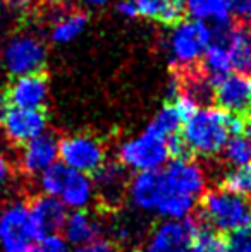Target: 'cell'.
Wrapping results in <instances>:
<instances>
[{
	"label": "cell",
	"instance_id": "1",
	"mask_svg": "<svg viewBox=\"0 0 251 252\" xmlns=\"http://www.w3.org/2000/svg\"><path fill=\"white\" fill-rule=\"evenodd\" d=\"M205 168L186 156H178L153 172L136 173L127 182L126 196L141 213L162 220L189 218L207 189Z\"/></svg>",
	"mask_w": 251,
	"mask_h": 252
},
{
	"label": "cell",
	"instance_id": "2",
	"mask_svg": "<svg viewBox=\"0 0 251 252\" xmlns=\"http://www.w3.org/2000/svg\"><path fill=\"white\" fill-rule=\"evenodd\" d=\"M245 122L218 106H200L184 119L181 126V139L186 151L212 158L220 155L225 143L243 130Z\"/></svg>",
	"mask_w": 251,
	"mask_h": 252
},
{
	"label": "cell",
	"instance_id": "3",
	"mask_svg": "<svg viewBox=\"0 0 251 252\" xmlns=\"http://www.w3.org/2000/svg\"><path fill=\"white\" fill-rule=\"evenodd\" d=\"M38 187L41 194L59 199L71 211L88 209L97 197L93 179L86 173L67 168L62 163H55L38 175Z\"/></svg>",
	"mask_w": 251,
	"mask_h": 252
},
{
	"label": "cell",
	"instance_id": "4",
	"mask_svg": "<svg viewBox=\"0 0 251 252\" xmlns=\"http://www.w3.org/2000/svg\"><path fill=\"white\" fill-rule=\"evenodd\" d=\"M214 41V28L203 21H179L165 38V52L172 65L191 69L201 62L205 50Z\"/></svg>",
	"mask_w": 251,
	"mask_h": 252
},
{
	"label": "cell",
	"instance_id": "5",
	"mask_svg": "<svg viewBox=\"0 0 251 252\" xmlns=\"http://www.w3.org/2000/svg\"><path fill=\"white\" fill-rule=\"evenodd\" d=\"M201 216L210 230L231 233L251 223V202L225 187L212 189L201 196Z\"/></svg>",
	"mask_w": 251,
	"mask_h": 252
},
{
	"label": "cell",
	"instance_id": "6",
	"mask_svg": "<svg viewBox=\"0 0 251 252\" xmlns=\"http://www.w3.org/2000/svg\"><path fill=\"white\" fill-rule=\"evenodd\" d=\"M40 239L28 202L12 199L0 206V252H30Z\"/></svg>",
	"mask_w": 251,
	"mask_h": 252
},
{
	"label": "cell",
	"instance_id": "7",
	"mask_svg": "<svg viewBox=\"0 0 251 252\" xmlns=\"http://www.w3.org/2000/svg\"><path fill=\"white\" fill-rule=\"evenodd\" d=\"M169 158H171L169 141L155 136L148 129L122 141L117 148V161L126 170H133L136 173L162 168L169 161Z\"/></svg>",
	"mask_w": 251,
	"mask_h": 252
},
{
	"label": "cell",
	"instance_id": "8",
	"mask_svg": "<svg viewBox=\"0 0 251 252\" xmlns=\"http://www.w3.org/2000/svg\"><path fill=\"white\" fill-rule=\"evenodd\" d=\"M0 62L5 72L14 77L38 74L47 62V48L31 33L14 34L0 50Z\"/></svg>",
	"mask_w": 251,
	"mask_h": 252
},
{
	"label": "cell",
	"instance_id": "9",
	"mask_svg": "<svg viewBox=\"0 0 251 252\" xmlns=\"http://www.w3.org/2000/svg\"><path fill=\"white\" fill-rule=\"evenodd\" d=\"M59 159L67 168L90 175L105 161V148L97 137L74 134L59 141Z\"/></svg>",
	"mask_w": 251,
	"mask_h": 252
},
{
	"label": "cell",
	"instance_id": "10",
	"mask_svg": "<svg viewBox=\"0 0 251 252\" xmlns=\"http://www.w3.org/2000/svg\"><path fill=\"white\" fill-rule=\"evenodd\" d=\"M196 230L189 218L162 220L150 232L143 252H189Z\"/></svg>",
	"mask_w": 251,
	"mask_h": 252
},
{
	"label": "cell",
	"instance_id": "11",
	"mask_svg": "<svg viewBox=\"0 0 251 252\" xmlns=\"http://www.w3.org/2000/svg\"><path fill=\"white\" fill-rule=\"evenodd\" d=\"M0 124L7 141L16 146H23L47 132V113L43 108L9 106Z\"/></svg>",
	"mask_w": 251,
	"mask_h": 252
},
{
	"label": "cell",
	"instance_id": "12",
	"mask_svg": "<svg viewBox=\"0 0 251 252\" xmlns=\"http://www.w3.org/2000/svg\"><path fill=\"white\" fill-rule=\"evenodd\" d=\"M212 96L217 106L227 113L239 117L251 110V79L238 72H229L214 81Z\"/></svg>",
	"mask_w": 251,
	"mask_h": 252
},
{
	"label": "cell",
	"instance_id": "13",
	"mask_svg": "<svg viewBox=\"0 0 251 252\" xmlns=\"http://www.w3.org/2000/svg\"><path fill=\"white\" fill-rule=\"evenodd\" d=\"M59 159V141L52 134L45 132L41 136L23 144L17 158L21 172L24 175L38 177L55 165Z\"/></svg>",
	"mask_w": 251,
	"mask_h": 252
},
{
	"label": "cell",
	"instance_id": "14",
	"mask_svg": "<svg viewBox=\"0 0 251 252\" xmlns=\"http://www.w3.org/2000/svg\"><path fill=\"white\" fill-rule=\"evenodd\" d=\"M5 94L10 106L43 108L48 98V83L40 72L14 77L10 86L7 88Z\"/></svg>",
	"mask_w": 251,
	"mask_h": 252
},
{
	"label": "cell",
	"instance_id": "15",
	"mask_svg": "<svg viewBox=\"0 0 251 252\" xmlns=\"http://www.w3.org/2000/svg\"><path fill=\"white\" fill-rule=\"evenodd\" d=\"M127 170L119 161H107L93 173V186L97 196L108 206H115L126 196L127 189Z\"/></svg>",
	"mask_w": 251,
	"mask_h": 252
},
{
	"label": "cell",
	"instance_id": "16",
	"mask_svg": "<svg viewBox=\"0 0 251 252\" xmlns=\"http://www.w3.org/2000/svg\"><path fill=\"white\" fill-rule=\"evenodd\" d=\"M222 36L231 57L232 70L243 76H251V30L245 26H212Z\"/></svg>",
	"mask_w": 251,
	"mask_h": 252
},
{
	"label": "cell",
	"instance_id": "17",
	"mask_svg": "<svg viewBox=\"0 0 251 252\" xmlns=\"http://www.w3.org/2000/svg\"><path fill=\"white\" fill-rule=\"evenodd\" d=\"M30 213L33 218L36 230L41 237L45 235H57L62 232L64 221L67 218L69 209L62 204L59 199L52 196H36L30 202Z\"/></svg>",
	"mask_w": 251,
	"mask_h": 252
},
{
	"label": "cell",
	"instance_id": "18",
	"mask_svg": "<svg viewBox=\"0 0 251 252\" xmlns=\"http://www.w3.org/2000/svg\"><path fill=\"white\" fill-rule=\"evenodd\" d=\"M64 240L72 247H81L93 240L100 239L102 221L88 209L67 213V218L62 226Z\"/></svg>",
	"mask_w": 251,
	"mask_h": 252
},
{
	"label": "cell",
	"instance_id": "19",
	"mask_svg": "<svg viewBox=\"0 0 251 252\" xmlns=\"http://www.w3.org/2000/svg\"><path fill=\"white\" fill-rule=\"evenodd\" d=\"M191 19L212 23L215 28L229 26L234 14V0H182Z\"/></svg>",
	"mask_w": 251,
	"mask_h": 252
},
{
	"label": "cell",
	"instance_id": "20",
	"mask_svg": "<svg viewBox=\"0 0 251 252\" xmlns=\"http://www.w3.org/2000/svg\"><path fill=\"white\" fill-rule=\"evenodd\" d=\"M138 16L164 24H176L184 16L182 0H134Z\"/></svg>",
	"mask_w": 251,
	"mask_h": 252
},
{
	"label": "cell",
	"instance_id": "21",
	"mask_svg": "<svg viewBox=\"0 0 251 252\" xmlns=\"http://www.w3.org/2000/svg\"><path fill=\"white\" fill-rule=\"evenodd\" d=\"M201 69H203V74L210 81H217L225 74L232 72L231 57H229V52L225 48V43L220 34L215 33V31L214 41L208 45V48L201 57Z\"/></svg>",
	"mask_w": 251,
	"mask_h": 252
},
{
	"label": "cell",
	"instance_id": "22",
	"mask_svg": "<svg viewBox=\"0 0 251 252\" xmlns=\"http://www.w3.org/2000/svg\"><path fill=\"white\" fill-rule=\"evenodd\" d=\"M86 28V16L83 12H66L52 23L50 38L54 43L66 45L74 41Z\"/></svg>",
	"mask_w": 251,
	"mask_h": 252
},
{
	"label": "cell",
	"instance_id": "23",
	"mask_svg": "<svg viewBox=\"0 0 251 252\" xmlns=\"http://www.w3.org/2000/svg\"><path fill=\"white\" fill-rule=\"evenodd\" d=\"M182 117L181 113L178 112V108L174 106V103L171 105L162 106L157 112V115L151 119V122L146 126V129L150 132H153L155 136L162 137L165 141H171L172 137L178 136V132L181 130L182 126Z\"/></svg>",
	"mask_w": 251,
	"mask_h": 252
},
{
	"label": "cell",
	"instance_id": "24",
	"mask_svg": "<svg viewBox=\"0 0 251 252\" xmlns=\"http://www.w3.org/2000/svg\"><path fill=\"white\" fill-rule=\"evenodd\" d=\"M224 187L231 192L243 196L246 199L251 197V161L239 166H231L224 173Z\"/></svg>",
	"mask_w": 251,
	"mask_h": 252
},
{
	"label": "cell",
	"instance_id": "25",
	"mask_svg": "<svg viewBox=\"0 0 251 252\" xmlns=\"http://www.w3.org/2000/svg\"><path fill=\"white\" fill-rule=\"evenodd\" d=\"M220 155L224 156L225 163H227L229 166H239V165H245V163L251 161L250 144L243 134H234V136L225 143Z\"/></svg>",
	"mask_w": 251,
	"mask_h": 252
},
{
	"label": "cell",
	"instance_id": "26",
	"mask_svg": "<svg viewBox=\"0 0 251 252\" xmlns=\"http://www.w3.org/2000/svg\"><path fill=\"white\" fill-rule=\"evenodd\" d=\"M189 252H225V240L214 230H196Z\"/></svg>",
	"mask_w": 251,
	"mask_h": 252
},
{
	"label": "cell",
	"instance_id": "27",
	"mask_svg": "<svg viewBox=\"0 0 251 252\" xmlns=\"http://www.w3.org/2000/svg\"><path fill=\"white\" fill-rule=\"evenodd\" d=\"M225 252H251V223L229 233Z\"/></svg>",
	"mask_w": 251,
	"mask_h": 252
},
{
	"label": "cell",
	"instance_id": "28",
	"mask_svg": "<svg viewBox=\"0 0 251 252\" xmlns=\"http://www.w3.org/2000/svg\"><path fill=\"white\" fill-rule=\"evenodd\" d=\"M30 252H72L71 246L61 235H45L35 244Z\"/></svg>",
	"mask_w": 251,
	"mask_h": 252
},
{
	"label": "cell",
	"instance_id": "29",
	"mask_svg": "<svg viewBox=\"0 0 251 252\" xmlns=\"http://www.w3.org/2000/svg\"><path fill=\"white\" fill-rule=\"evenodd\" d=\"M72 252H121V251H119V247L115 244L108 242V240L97 239L93 242L86 244V246L76 247V251Z\"/></svg>",
	"mask_w": 251,
	"mask_h": 252
},
{
	"label": "cell",
	"instance_id": "30",
	"mask_svg": "<svg viewBox=\"0 0 251 252\" xmlns=\"http://www.w3.org/2000/svg\"><path fill=\"white\" fill-rule=\"evenodd\" d=\"M10 173H12V166H10L9 158L0 151V189L10 180Z\"/></svg>",
	"mask_w": 251,
	"mask_h": 252
},
{
	"label": "cell",
	"instance_id": "31",
	"mask_svg": "<svg viewBox=\"0 0 251 252\" xmlns=\"http://www.w3.org/2000/svg\"><path fill=\"white\" fill-rule=\"evenodd\" d=\"M117 9L121 12V16L127 17V19H133V17L138 16V9H136V3L134 0H121L117 3Z\"/></svg>",
	"mask_w": 251,
	"mask_h": 252
},
{
	"label": "cell",
	"instance_id": "32",
	"mask_svg": "<svg viewBox=\"0 0 251 252\" xmlns=\"http://www.w3.org/2000/svg\"><path fill=\"white\" fill-rule=\"evenodd\" d=\"M3 2H5V5L9 7L12 12L23 14L30 9L31 3H33V0H3Z\"/></svg>",
	"mask_w": 251,
	"mask_h": 252
},
{
	"label": "cell",
	"instance_id": "33",
	"mask_svg": "<svg viewBox=\"0 0 251 252\" xmlns=\"http://www.w3.org/2000/svg\"><path fill=\"white\" fill-rule=\"evenodd\" d=\"M234 12L245 16L251 24V0H234Z\"/></svg>",
	"mask_w": 251,
	"mask_h": 252
},
{
	"label": "cell",
	"instance_id": "34",
	"mask_svg": "<svg viewBox=\"0 0 251 252\" xmlns=\"http://www.w3.org/2000/svg\"><path fill=\"white\" fill-rule=\"evenodd\" d=\"M9 100H7V94H5V91H2L0 90V120L3 119V115H5V112H7V108H9Z\"/></svg>",
	"mask_w": 251,
	"mask_h": 252
},
{
	"label": "cell",
	"instance_id": "35",
	"mask_svg": "<svg viewBox=\"0 0 251 252\" xmlns=\"http://www.w3.org/2000/svg\"><path fill=\"white\" fill-rule=\"evenodd\" d=\"M79 3H83V5L86 7H102L105 5V3H108L110 0H77Z\"/></svg>",
	"mask_w": 251,
	"mask_h": 252
},
{
	"label": "cell",
	"instance_id": "36",
	"mask_svg": "<svg viewBox=\"0 0 251 252\" xmlns=\"http://www.w3.org/2000/svg\"><path fill=\"white\" fill-rule=\"evenodd\" d=\"M243 136L246 137V141H248V144H250V150H251V119L243 126Z\"/></svg>",
	"mask_w": 251,
	"mask_h": 252
},
{
	"label": "cell",
	"instance_id": "37",
	"mask_svg": "<svg viewBox=\"0 0 251 252\" xmlns=\"http://www.w3.org/2000/svg\"><path fill=\"white\" fill-rule=\"evenodd\" d=\"M48 3H61V2H64V0H47Z\"/></svg>",
	"mask_w": 251,
	"mask_h": 252
},
{
	"label": "cell",
	"instance_id": "38",
	"mask_svg": "<svg viewBox=\"0 0 251 252\" xmlns=\"http://www.w3.org/2000/svg\"><path fill=\"white\" fill-rule=\"evenodd\" d=\"M0 28H2V7H0Z\"/></svg>",
	"mask_w": 251,
	"mask_h": 252
}]
</instances>
